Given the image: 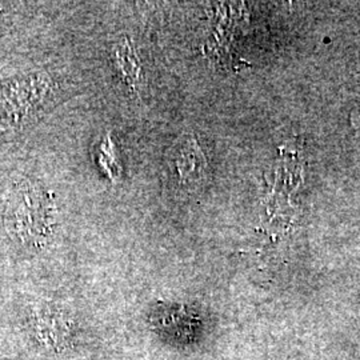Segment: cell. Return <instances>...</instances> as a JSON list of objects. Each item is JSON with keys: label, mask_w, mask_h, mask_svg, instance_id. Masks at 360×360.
I'll list each match as a JSON object with an SVG mask.
<instances>
[{"label": "cell", "mask_w": 360, "mask_h": 360, "mask_svg": "<svg viewBox=\"0 0 360 360\" xmlns=\"http://www.w3.org/2000/svg\"><path fill=\"white\" fill-rule=\"evenodd\" d=\"M171 165L176 179L184 187L199 184L206 176V156L196 141L190 136L181 138L176 143L171 156Z\"/></svg>", "instance_id": "3957f363"}, {"label": "cell", "mask_w": 360, "mask_h": 360, "mask_svg": "<svg viewBox=\"0 0 360 360\" xmlns=\"http://www.w3.org/2000/svg\"><path fill=\"white\" fill-rule=\"evenodd\" d=\"M55 84L47 74L10 77L0 83V117L13 127L28 123L53 96Z\"/></svg>", "instance_id": "7a4b0ae2"}, {"label": "cell", "mask_w": 360, "mask_h": 360, "mask_svg": "<svg viewBox=\"0 0 360 360\" xmlns=\"http://www.w3.org/2000/svg\"><path fill=\"white\" fill-rule=\"evenodd\" d=\"M55 203L51 193L37 181L25 180L13 190L4 214L7 232L28 248H39L55 230Z\"/></svg>", "instance_id": "6da1fadb"}, {"label": "cell", "mask_w": 360, "mask_h": 360, "mask_svg": "<svg viewBox=\"0 0 360 360\" xmlns=\"http://www.w3.org/2000/svg\"><path fill=\"white\" fill-rule=\"evenodd\" d=\"M111 58L122 83L132 92H139L143 82L142 63L132 41L127 37L116 41Z\"/></svg>", "instance_id": "277c9868"}]
</instances>
